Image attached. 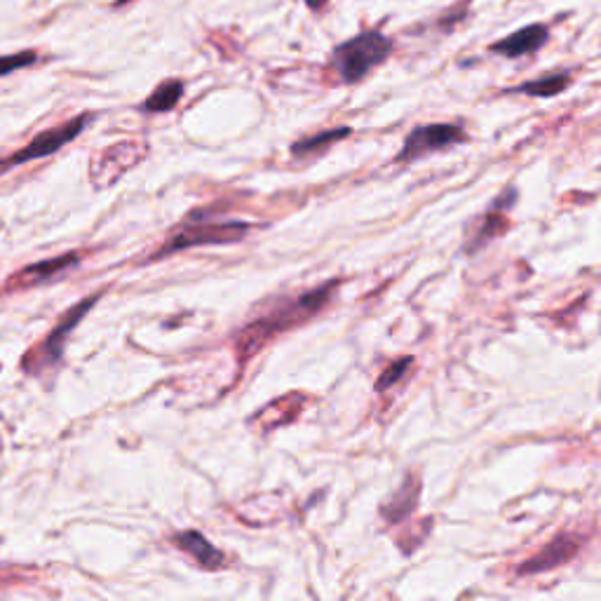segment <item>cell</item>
<instances>
[{
	"mask_svg": "<svg viewBox=\"0 0 601 601\" xmlns=\"http://www.w3.org/2000/svg\"><path fill=\"white\" fill-rule=\"evenodd\" d=\"M336 283L338 280H332L329 285L325 287H317L313 291H308V295L295 299L291 303H285L280 308H275L273 313H268L266 317L256 320L254 325L247 327L240 338H238V350H240V360L247 362L250 360L254 352L264 346L266 341H271V338L275 334L280 332H289L295 329L299 325H303V322L311 320L313 315H317L322 308H325L332 299V291L336 289Z\"/></svg>",
	"mask_w": 601,
	"mask_h": 601,
	"instance_id": "cell-1",
	"label": "cell"
},
{
	"mask_svg": "<svg viewBox=\"0 0 601 601\" xmlns=\"http://www.w3.org/2000/svg\"><path fill=\"white\" fill-rule=\"evenodd\" d=\"M303 3L311 8V10H322L327 5V0H303Z\"/></svg>",
	"mask_w": 601,
	"mask_h": 601,
	"instance_id": "cell-20",
	"label": "cell"
},
{
	"mask_svg": "<svg viewBox=\"0 0 601 601\" xmlns=\"http://www.w3.org/2000/svg\"><path fill=\"white\" fill-rule=\"evenodd\" d=\"M89 120H92V116L83 113L79 118L69 120V122H61V125H57L52 130L40 132L38 136H34V142H28L24 148H20L17 153H12L10 158L0 160V175L8 172V169H12V167H17V165L55 156L59 148H64L67 144H71L73 139L87 128Z\"/></svg>",
	"mask_w": 601,
	"mask_h": 601,
	"instance_id": "cell-5",
	"label": "cell"
},
{
	"mask_svg": "<svg viewBox=\"0 0 601 601\" xmlns=\"http://www.w3.org/2000/svg\"><path fill=\"white\" fill-rule=\"evenodd\" d=\"M99 297L101 295H92V297L83 299L79 305H73L71 311L57 322V327L48 336H45V341L31 352H26L22 360V369L26 374H40L43 369H48L61 360V356H64V346H67L69 334L81 325V320L92 311V308H95Z\"/></svg>",
	"mask_w": 601,
	"mask_h": 601,
	"instance_id": "cell-4",
	"label": "cell"
},
{
	"mask_svg": "<svg viewBox=\"0 0 601 601\" xmlns=\"http://www.w3.org/2000/svg\"><path fill=\"white\" fill-rule=\"evenodd\" d=\"M578 550H580V538H576L572 533H560L557 538H552V541L543 550H538L533 557L521 562L517 574L533 576V574L552 572V568H560L562 564L572 562L578 554Z\"/></svg>",
	"mask_w": 601,
	"mask_h": 601,
	"instance_id": "cell-8",
	"label": "cell"
},
{
	"mask_svg": "<svg viewBox=\"0 0 601 601\" xmlns=\"http://www.w3.org/2000/svg\"><path fill=\"white\" fill-rule=\"evenodd\" d=\"M419 498H421V480H419V474L409 472L405 484L393 493V498L385 501L381 505L383 521L388 524V527H393V524L405 521L416 510V505H419Z\"/></svg>",
	"mask_w": 601,
	"mask_h": 601,
	"instance_id": "cell-12",
	"label": "cell"
},
{
	"mask_svg": "<svg viewBox=\"0 0 601 601\" xmlns=\"http://www.w3.org/2000/svg\"><path fill=\"white\" fill-rule=\"evenodd\" d=\"M79 261H81V254H75V252L61 254V256H55V259H48V261H40V264L28 266V268L20 271L14 277H10L5 289L17 291V289L52 283V280H57L61 273H67V271L79 266Z\"/></svg>",
	"mask_w": 601,
	"mask_h": 601,
	"instance_id": "cell-9",
	"label": "cell"
},
{
	"mask_svg": "<svg viewBox=\"0 0 601 601\" xmlns=\"http://www.w3.org/2000/svg\"><path fill=\"white\" fill-rule=\"evenodd\" d=\"M393 55V40L378 31H364V34L338 45L332 52V64L338 79L346 85L364 81L369 73L381 67Z\"/></svg>",
	"mask_w": 601,
	"mask_h": 601,
	"instance_id": "cell-2",
	"label": "cell"
},
{
	"mask_svg": "<svg viewBox=\"0 0 601 601\" xmlns=\"http://www.w3.org/2000/svg\"><path fill=\"white\" fill-rule=\"evenodd\" d=\"M507 230H510V224H507L505 217H501L498 209L486 212L484 217L474 224L472 236L466 240V252L468 254H477L480 250H484V247L491 240H496L503 233H507Z\"/></svg>",
	"mask_w": 601,
	"mask_h": 601,
	"instance_id": "cell-13",
	"label": "cell"
},
{
	"mask_svg": "<svg viewBox=\"0 0 601 601\" xmlns=\"http://www.w3.org/2000/svg\"><path fill=\"white\" fill-rule=\"evenodd\" d=\"M550 38V31L545 24H531V26H524L519 31H515L513 36H507L498 43L491 45V52L493 55H501V57H507V59H517V57H524V55H533L543 48V45L548 43Z\"/></svg>",
	"mask_w": 601,
	"mask_h": 601,
	"instance_id": "cell-10",
	"label": "cell"
},
{
	"mask_svg": "<svg viewBox=\"0 0 601 601\" xmlns=\"http://www.w3.org/2000/svg\"><path fill=\"white\" fill-rule=\"evenodd\" d=\"M411 366H413V358H411V356L399 358V360H395L390 366H385V369H383V374H381L378 381H376V393L390 390L395 383L402 381V376L409 372Z\"/></svg>",
	"mask_w": 601,
	"mask_h": 601,
	"instance_id": "cell-17",
	"label": "cell"
},
{
	"mask_svg": "<svg viewBox=\"0 0 601 601\" xmlns=\"http://www.w3.org/2000/svg\"><path fill=\"white\" fill-rule=\"evenodd\" d=\"M350 132H352L350 128H334V130H327V132H320V134H315V136L301 139V142L291 144V156H295V158L315 156V153L327 151L332 144L341 142V139H348Z\"/></svg>",
	"mask_w": 601,
	"mask_h": 601,
	"instance_id": "cell-15",
	"label": "cell"
},
{
	"mask_svg": "<svg viewBox=\"0 0 601 601\" xmlns=\"http://www.w3.org/2000/svg\"><path fill=\"white\" fill-rule=\"evenodd\" d=\"M38 59L36 52H17V55H5V57H0V79H3V75L8 73H14V71H20V69H26L34 64V61Z\"/></svg>",
	"mask_w": 601,
	"mask_h": 601,
	"instance_id": "cell-18",
	"label": "cell"
},
{
	"mask_svg": "<svg viewBox=\"0 0 601 601\" xmlns=\"http://www.w3.org/2000/svg\"><path fill=\"white\" fill-rule=\"evenodd\" d=\"M468 142V134L464 128L452 125V122H435V125L413 128L405 139L402 151L397 153V163H413L433 153H442L452 146Z\"/></svg>",
	"mask_w": 601,
	"mask_h": 601,
	"instance_id": "cell-6",
	"label": "cell"
},
{
	"mask_svg": "<svg viewBox=\"0 0 601 601\" xmlns=\"http://www.w3.org/2000/svg\"><path fill=\"white\" fill-rule=\"evenodd\" d=\"M183 97V83L181 81H165L156 87V92L142 104L144 113H165L172 111L175 106Z\"/></svg>",
	"mask_w": 601,
	"mask_h": 601,
	"instance_id": "cell-16",
	"label": "cell"
},
{
	"mask_svg": "<svg viewBox=\"0 0 601 601\" xmlns=\"http://www.w3.org/2000/svg\"><path fill=\"white\" fill-rule=\"evenodd\" d=\"M515 200H517V191L515 189H505L496 200H493L491 209H498V212L510 209L515 205Z\"/></svg>",
	"mask_w": 601,
	"mask_h": 601,
	"instance_id": "cell-19",
	"label": "cell"
},
{
	"mask_svg": "<svg viewBox=\"0 0 601 601\" xmlns=\"http://www.w3.org/2000/svg\"><path fill=\"white\" fill-rule=\"evenodd\" d=\"M252 224L242 221H224V224H193L179 228L172 238H167L160 250L151 256V261H160L169 254H177L183 250H193V247L203 244H233L250 236Z\"/></svg>",
	"mask_w": 601,
	"mask_h": 601,
	"instance_id": "cell-3",
	"label": "cell"
},
{
	"mask_svg": "<svg viewBox=\"0 0 601 601\" xmlns=\"http://www.w3.org/2000/svg\"><path fill=\"white\" fill-rule=\"evenodd\" d=\"M146 158V146L136 142H122L111 148H106L101 156L92 160L89 167V179L97 189H106L116 183L122 175L132 169L136 163Z\"/></svg>",
	"mask_w": 601,
	"mask_h": 601,
	"instance_id": "cell-7",
	"label": "cell"
},
{
	"mask_svg": "<svg viewBox=\"0 0 601 601\" xmlns=\"http://www.w3.org/2000/svg\"><path fill=\"white\" fill-rule=\"evenodd\" d=\"M572 85V75L568 73H552V75H543V79L538 81H529L521 83L517 87H513V95H529V97H541V99H550L557 97L562 92Z\"/></svg>",
	"mask_w": 601,
	"mask_h": 601,
	"instance_id": "cell-14",
	"label": "cell"
},
{
	"mask_svg": "<svg viewBox=\"0 0 601 601\" xmlns=\"http://www.w3.org/2000/svg\"><path fill=\"white\" fill-rule=\"evenodd\" d=\"M172 543L177 550L187 552L200 568L219 572V568L226 566V554L219 548H214L200 531H179L175 533Z\"/></svg>",
	"mask_w": 601,
	"mask_h": 601,
	"instance_id": "cell-11",
	"label": "cell"
}]
</instances>
